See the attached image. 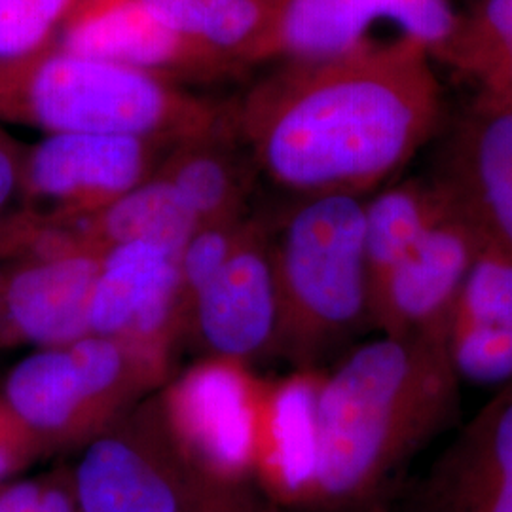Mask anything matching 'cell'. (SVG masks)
Here are the masks:
<instances>
[{"instance_id":"cell-5","label":"cell","mask_w":512,"mask_h":512,"mask_svg":"<svg viewBox=\"0 0 512 512\" xmlns=\"http://www.w3.org/2000/svg\"><path fill=\"white\" fill-rule=\"evenodd\" d=\"M167 368L124 342L88 334L23 357L6 376L2 399L44 454L82 448L162 384Z\"/></svg>"},{"instance_id":"cell-6","label":"cell","mask_w":512,"mask_h":512,"mask_svg":"<svg viewBox=\"0 0 512 512\" xmlns=\"http://www.w3.org/2000/svg\"><path fill=\"white\" fill-rule=\"evenodd\" d=\"M71 480L78 512H198L226 482L188 456L160 395L88 440Z\"/></svg>"},{"instance_id":"cell-4","label":"cell","mask_w":512,"mask_h":512,"mask_svg":"<svg viewBox=\"0 0 512 512\" xmlns=\"http://www.w3.org/2000/svg\"><path fill=\"white\" fill-rule=\"evenodd\" d=\"M279 323L275 353L315 370L330 351L372 327L365 198H296L272 230Z\"/></svg>"},{"instance_id":"cell-3","label":"cell","mask_w":512,"mask_h":512,"mask_svg":"<svg viewBox=\"0 0 512 512\" xmlns=\"http://www.w3.org/2000/svg\"><path fill=\"white\" fill-rule=\"evenodd\" d=\"M222 112L179 84L63 48L0 65V120L46 135H133L181 145L215 128Z\"/></svg>"},{"instance_id":"cell-7","label":"cell","mask_w":512,"mask_h":512,"mask_svg":"<svg viewBox=\"0 0 512 512\" xmlns=\"http://www.w3.org/2000/svg\"><path fill=\"white\" fill-rule=\"evenodd\" d=\"M458 21L450 0H285L264 61H330L401 46L444 61Z\"/></svg>"},{"instance_id":"cell-31","label":"cell","mask_w":512,"mask_h":512,"mask_svg":"<svg viewBox=\"0 0 512 512\" xmlns=\"http://www.w3.org/2000/svg\"><path fill=\"white\" fill-rule=\"evenodd\" d=\"M378 512H412V509H410V505H408V501H406V497H404V492L401 490L399 494L395 495V497L385 505L382 511Z\"/></svg>"},{"instance_id":"cell-28","label":"cell","mask_w":512,"mask_h":512,"mask_svg":"<svg viewBox=\"0 0 512 512\" xmlns=\"http://www.w3.org/2000/svg\"><path fill=\"white\" fill-rule=\"evenodd\" d=\"M198 512H283L253 480H226Z\"/></svg>"},{"instance_id":"cell-17","label":"cell","mask_w":512,"mask_h":512,"mask_svg":"<svg viewBox=\"0 0 512 512\" xmlns=\"http://www.w3.org/2000/svg\"><path fill=\"white\" fill-rule=\"evenodd\" d=\"M321 370H296L277 382L260 380L251 480L283 511L291 509L310 473L315 397Z\"/></svg>"},{"instance_id":"cell-30","label":"cell","mask_w":512,"mask_h":512,"mask_svg":"<svg viewBox=\"0 0 512 512\" xmlns=\"http://www.w3.org/2000/svg\"><path fill=\"white\" fill-rule=\"evenodd\" d=\"M484 97L512 107V42L475 78Z\"/></svg>"},{"instance_id":"cell-29","label":"cell","mask_w":512,"mask_h":512,"mask_svg":"<svg viewBox=\"0 0 512 512\" xmlns=\"http://www.w3.org/2000/svg\"><path fill=\"white\" fill-rule=\"evenodd\" d=\"M25 148L0 128V219L8 203L19 196Z\"/></svg>"},{"instance_id":"cell-32","label":"cell","mask_w":512,"mask_h":512,"mask_svg":"<svg viewBox=\"0 0 512 512\" xmlns=\"http://www.w3.org/2000/svg\"><path fill=\"white\" fill-rule=\"evenodd\" d=\"M0 486H2V484H0Z\"/></svg>"},{"instance_id":"cell-26","label":"cell","mask_w":512,"mask_h":512,"mask_svg":"<svg viewBox=\"0 0 512 512\" xmlns=\"http://www.w3.org/2000/svg\"><path fill=\"white\" fill-rule=\"evenodd\" d=\"M0 512H78L71 471L2 484Z\"/></svg>"},{"instance_id":"cell-8","label":"cell","mask_w":512,"mask_h":512,"mask_svg":"<svg viewBox=\"0 0 512 512\" xmlns=\"http://www.w3.org/2000/svg\"><path fill=\"white\" fill-rule=\"evenodd\" d=\"M175 147L133 135H46L25 148L23 211L48 220L92 217L154 177Z\"/></svg>"},{"instance_id":"cell-23","label":"cell","mask_w":512,"mask_h":512,"mask_svg":"<svg viewBox=\"0 0 512 512\" xmlns=\"http://www.w3.org/2000/svg\"><path fill=\"white\" fill-rule=\"evenodd\" d=\"M452 321L512 330V258L484 243L465 279Z\"/></svg>"},{"instance_id":"cell-1","label":"cell","mask_w":512,"mask_h":512,"mask_svg":"<svg viewBox=\"0 0 512 512\" xmlns=\"http://www.w3.org/2000/svg\"><path fill=\"white\" fill-rule=\"evenodd\" d=\"M440 86L418 46L279 63L232 122L256 169L296 198L366 192L399 173L435 133Z\"/></svg>"},{"instance_id":"cell-25","label":"cell","mask_w":512,"mask_h":512,"mask_svg":"<svg viewBox=\"0 0 512 512\" xmlns=\"http://www.w3.org/2000/svg\"><path fill=\"white\" fill-rule=\"evenodd\" d=\"M139 2L169 29L194 40L207 52L209 42L217 37L226 25L238 19L251 6L253 0H139Z\"/></svg>"},{"instance_id":"cell-15","label":"cell","mask_w":512,"mask_h":512,"mask_svg":"<svg viewBox=\"0 0 512 512\" xmlns=\"http://www.w3.org/2000/svg\"><path fill=\"white\" fill-rule=\"evenodd\" d=\"M403 492L412 512H512V384Z\"/></svg>"},{"instance_id":"cell-9","label":"cell","mask_w":512,"mask_h":512,"mask_svg":"<svg viewBox=\"0 0 512 512\" xmlns=\"http://www.w3.org/2000/svg\"><path fill=\"white\" fill-rule=\"evenodd\" d=\"M260 380L249 366L205 357L160 393L188 456L220 480H251Z\"/></svg>"},{"instance_id":"cell-24","label":"cell","mask_w":512,"mask_h":512,"mask_svg":"<svg viewBox=\"0 0 512 512\" xmlns=\"http://www.w3.org/2000/svg\"><path fill=\"white\" fill-rule=\"evenodd\" d=\"M251 219L224 220L200 224L179 256L181 304L186 327L190 311L203 289L215 279L228 258L234 255Z\"/></svg>"},{"instance_id":"cell-18","label":"cell","mask_w":512,"mask_h":512,"mask_svg":"<svg viewBox=\"0 0 512 512\" xmlns=\"http://www.w3.org/2000/svg\"><path fill=\"white\" fill-rule=\"evenodd\" d=\"M238 145L232 109L224 110L215 128L177 145L158 169L200 224L243 219L247 181Z\"/></svg>"},{"instance_id":"cell-10","label":"cell","mask_w":512,"mask_h":512,"mask_svg":"<svg viewBox=\"0 0 512 512\" xmlns=\"http://www.w3.org/2000/svg\"><path fill=\"white\" fill-rule=\"evenodd\" d=\"M482 247L478 230L446 198L416 249L374 289L372 327L385 336H446Z\"/></svg>"},{"instance_id":"cell-12","label":"cell","mask_w":512,"mask_h":512,"mask_svg":"<svg viewBox=\"0 0 512 512\" xmlns=\"http://www.w3.org/2000/svg\"><path fill=\"white\" fill-rule=\"evenodd\" d=\"M431 181L484 243L512 258V107L480 95L444 143Z\"/></svg>"},{"instance_id":"cell-2","label":"cell","mask_w":512,"mask_h":512,"mask_svg":"<svg viewBox=\"0 0 512 512\" xmlns=\"http://www.w3.org/2000/svg\"><path fill=\"white\" fill-rule=\"evenodd\" d=\"M458 408L446 336L380 334L349 349L321 374L310 473L291 511H382Z\"/></svg>"},{"instance_id":"cell-20","label":"cell","mask_w":512,"mask_h":512,"mask_svg":"<svg viewBox=\"0 0 512 512\" xmlns=\"http://www.w3.org/2000/svg\"><path fill=\"white\" fill-rule=\"evenodd\" d=\"M446 207L431 179H410L387 186L365 200V251L370 302L374 289L420 243Z\"/></svg>"},{"instance_id":"cell-19","label":"cell","mask_w":512,"mask_h":512,"mask_svg":"<svg viewBox=\"0 0 512 512\" xmlns=\"http://www.w3.org/2000/svg\"><path fill=\"white\" fill-rule=\"evenodd\" d=\"M74 222L101 253L122 243H148L177 258L200 226L175 186L158 173L103 211Z\"/></svg>"},{"instance_id":"cell-22","label":"cell","mask_w":512,"mask_h":512,"mask_svg":"<svg viewBox=\"0 0 512 512\" xmlns=\"http://www.w3.org/2000/svg\"><path fill=\"white\" fill-rule=\"evenodd\" d=\"M446 353L459 384L495 391L512 384V330L452 321Z\"/></svg>"},{"instance_id":"cell-13","label":"cell","mask_w":512,"mask_h":512,"mask_svg":"<svg viewBox=\"0 0 512 512\" xmlns=\"http://www.w3.org/2000/svg\"><path fill=\"white\" fill-rule=\"evenodd\" d=\"M277 323L272 230L251 219L234 255L196 298L188 329L209 357L249 365L275 351Z\"/></svg>"},{"instance_id":"cell-14","label":"cell","mask_w":512,"mask_h":512,"mask_svg":"<svg viewBox=\"0 0 512 512\" xmlns=\"http://www.w3.org/2000/svg\"><path fill=\"white\" fill-rule=\"evenodd\" d=\"M101 253L19 258L0 268V348H61L90 334Z\"/></svg>"},{"instance_id":"cell-16","label":"cell","mask_w":512,"mask_h":512,"mask_svg":"<svg viewBox=\"0 0 512 512\" xmlns=\"http://www.w3.org/2000/svg\"><path fill=\"white\" fill-rule=\"evenodd\" d=\"M59 48L177 84L230 73L194 40L169 29L139 0H92L63 33Z\"/></svg>"},{"instance_id":"cell-11","label":"cell","mask_w":512,"mask_h":512,"mask_svg":"<svg viewBox=\"0 0 512 512\" xmlns=\"http://www.w3.org/2000/svg\"><path fill=\"white\" fill-rule=\"evenodd\" d=\"M90 334L124 342L169 363L188 330L181 304L179 258L148 243H122L101 256L93 285Z\"/></svg>"},{"instance_id":"cell-21","label":"cell","mask_w":512,"mask_h":512,"mask_svg":"<svg viewBox=\"0 0 512 512\" xmlns=\"http://www.w3.org/2000/svg\"><path fill=\"white\" fill-rule=\"evenodd\" d=\"M92 0H0V65L59 48L67 27Z\"/></svg>"},{"instance_id":"cell-27","label":"cell","mask_w":512,"mask_h":512,"mask_svg":"<svg viewBox=\"0 0 512 512\" xmlns=\"http://www.w3.org/2000/svg\"><path fill=\"white\" fill-rule=\"evenodd\" d=\"M44 456L38 440L18 420L0 395V484Z\"/></svg>"}]
</instances>
